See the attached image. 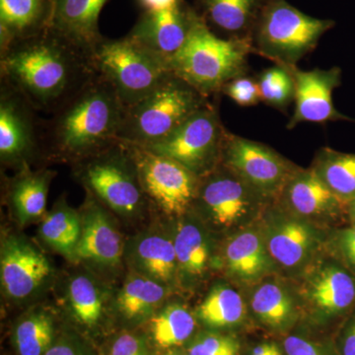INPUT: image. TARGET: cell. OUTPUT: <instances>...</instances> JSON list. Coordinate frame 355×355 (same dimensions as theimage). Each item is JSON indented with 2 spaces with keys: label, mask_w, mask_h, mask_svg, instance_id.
<instances>
[{
  "label": "cell",
  "mask_w": 355,
  "mask_h": 355,
  "mask_svg": "<svg viewBox=\"0 0 355 355\" xmlns=\"http://www.w3.org/2000/svg\"><path fill=\"white\" fill-rule=\"evenodd\" d=\"M347 222L350 224H355V198L347 203Z\"/></svg>",
  "instance_id": "45"
},
{
  "label": "cell",
  "mask_w": 355,
  "mask_h": 355,
  "mask_svg": "<svg viewBox=\"0 0 355 355\" xmlns=\"http://www.w3.org/2000/svg\"><path fill=\"white\" fill-rule=\"evenodd\" d=\"M55 174L51 170L33 172L24 167L19 176L13 180L9 188V200L21 224L43 216Z\"/></svg>",
  "instance_id": "28"
},
{
  "label": "cell",
  "mask_w": 355,
  "mask_h": 355,
  "mask_svg": "<svg viewBox=\"0 0 355 355\" xmlns=\"http://www.w3.org/2000/svg\"><path fill=\"white\" fill-rule=\"evenodd\" d=\"M12 88L0 87V157L6 164L27 167L41 146V119Z\"/></svg>",
  "instance_id": "14"
},
{
  "label": "cell",
  "mask_w": 355,
  "mask_h": 355,
  "mask_svg": "<svg viewBox=\"0 0 355 355\" xmlns=\"http://www.w3.org/2000/svg\"><path fill=\"white\" fill-rule=\"evenodd\" d=\"M331 256L355 275V224L338 228L331 235Z\"/></svg>",
  "instance_id": "38"
},
{
  "label": "cell",
  "mask_w": 355,
  "mask_h": 355,
  "mask_svg": "<svg viewBox=\"0 0 355 355\" xmlns=\"http://www.w3.org/2000/svg\"><path fill=\"white\" fill-rule=\"evenodd\" d=\"M160 355H189L187 349H182L180 347H173V349H165V352Z\"/></svg>",
  "instance_id": "46"
},
{
  "label": "cell",
  "mask_w": 355,
  "mask_h": 355,
  "mask_svg": "<svg viewBox=\"0 0 355 355\" xmlns=\"http://www.w3.org/2000/svg\"><path fill=\"white\" fill-rule=\"evenodd\" d=\"M300 296L314 323L345 320L355 309V275L333 256L324 259L305 272Z\"/></svg>",
  "instance_id": "12"
},
{
  "label": "cell",
  "mask_w": 355,
  "mask_h": 355,
  "mask_svg": "<svg viewBox=\"0 0 355 355\" xmlns=\"http://www.w3.org/2000/svg\"><path fill=\"white\" fill-rule=\"evenodd\" d=\"M265 0H197L195 9L225 39L251 42Z\"/></svg>",
  "instance_id": "24"
},
{
  "label": "cell",
  "mask_w": 355,
  "mask_h": 355,
  "mask_svg": "<svg viewBox=\"0 0 355 355\" xmlns=\"http://www.w3.org/2000/svg\"><path fill=\"white\" fill-rule=\"evenodd\" d=\"M272 202L220 164L200 179L193 209L216 230H242Z\"/></svg>",
  "instance_id": "7"
},
{
  "label": "cell",
  "mask_w": 355,
  "mask_h": 355,
  "mask_svg": "<svg viewBox=\"0 0 355 355\" xmlns=\"http://www.w3.org/2000/svg\"><path fill=\"white\" fill-rule=\"evenodd\" d=\"M188 214L180 217L173 241L176 251L178 277L193 284L205 277L211 261V241L207 229Z\"/></svg>",
  "instance_id": "23"
},
{
  "label": "cell",
  "mask_w": 355,
  "mask_h": 355,
  "mask_svg": "<svg viewBox=\"0 0 355 355\" xmlns=\"http://www.w3.org/2000/svg\"><path fill=\"white\" fill-rule=\"evenodd\" d=\"M240 352L236 336L214 330L193 336L187 347L189 355H240Z\"/></svg>",
  "instance_id": "36"
},
{
  "label": "cell",
  "mask_w": 355,
  "mask_h": 355,
  "mask_svg": "<svg viewBox=\"0 0 355 355\" xmlns=\"http://www.w3.org/2000/svg\"><path fill=\"white\" fill-rule=\"evenodd\" d=\"M169 293V286L133 272L116 297V309L123 319L140 322L153 317Z\"/></svg>",
  "instance_id": "26"
},
{
  "label": "cell",
  "mask_w": 355,
  "mask_h": 355,
  "mask_svg": "<svg viewBox=\"0 0 355 355\" xmlns=\"http://www.w3.org/2000/svg\"><path fill=\"white\" fill-rule=\"evenodd\" d=\"M254 316L263 327L273 331H286L298 318V305L286 287L275 282H265L257 287L251 298Z\"/></svg>",
  "instance_id": "27"
},
{
  "label": "cell",
  "mask_w": 355,
  "mask_h": 355,
  "mask_svg": "<svg viewBox=\"0 0 355 355\" xmlns=\"http://www.w3.org/2000/svg\"><path fill=\"white\" fill-rule=\"evenodd\" d=\"M288 67L295 80L296 87L294 111L287 123L288 130L302 123L349 121L355 123V119L340 113L334 105V91L342 84V69L340 67L315 69L307 71L299 69L297 65Z\"/></svg>",
  "instance_id": "16"
},
{
  "label": "cell",
  "mask_w": 355,
  "mask_h": 355,
  "mask_svg": "<svg viewBox=\"0 0 355 355\" xmlns=\"http://www.w3.org/2000/svg\"><path fill=\"white\" fill-rule=\"evenodd\" d=\"M251 55V42L217 36L193 7L188 38L170 69L210 99L221 95L229 81L249 73Z\"/></svg>",
  "instance_id": "3"
},
{
  "label": "cell",
  "mask_w": 355,
  "mask_h": 355,
  "mask_svg": "<svg viewBox=\"0 0 355 355\" xmlns=\"http://www.w3.org/2000/svg\"><path fill=\"white\" fill-rule=\"evenodd\" d=\"M286 355H340L336 342H319L302 335H289L282 343Z\"/></svg>",
  "instance_id": "39"
},
{
  "label": "cell",
  "mask_w": 355,
  "mask_h": 355,
  "mask_svg": "<svg viewBox=\"0 0 355 355\" xmlns=\"http://www.w3.org/2000/svg\"><path fill=\"white\" fill-rule=\"evenodd\" d=\"M109 355H149V350L141 336L121 334L112 343Z\"/></svg>",
  "instance_id": "40"
},
{
  "label": "cell",
  "mask_w": 355,
  "mask_h": 355,
  "mask_svg": "<svg viewBox=\"0 0 355 355\" xmlns=\"http://www.w3.org/2000/svg\"><path fill=\"white\" fill-rule=\"evenodd\" d=\"M91 55L96 73L111 84L125 108L144 99L172 72L165 60L128 35L104 37Z\"/></svg>",
  "instance_id": "6"
},
{
  "label": "cell",
  "mask_w": 355,
  "mask_h": 355,
  "mask_svg": "<svg viewBox=\"0 0 355 355\" xmlns=\"http://www.w3.org/2000/svg\"><path fill=\"white\" fill-rule=\"evenodd\" d=\"M79 178L90 193L123 216L139 214L146 193L137 167L123 142H118L80 161Z\"/></svg>",
  "instance_id": "8"
},
{
  "label": "cell",
  "mask_w": 355,
  "mask_h": 355,
  "mask_svg": "<svg viewBox=\"0 0 355 355\" xmlns=\"http://www.w3.org/2000/svg\"><path fill=\"white\" fill-rule=\"evenodd\" d=\"M210 104L209 98L171 72L153 92L125 109L118 139L139 146L157 144Z\"/></svg>",
  "instance_id": "4"
},
{
  "label": "cell",
  "mask_w": 355,
  "mask_h": 355,
  "mask_svg": "<svg viewBox=\"0 0 355 355\" xmlns=\"http://www.w3.org/2000/svg\"><path fill=\"white\" fill-rule=\"evenodd\" d=\"M44 355H88L83 343L70 336H64L55 343Z\"/></svg>",
  "instance_id": "42"
},
{
  "label": "cell",
  "mask_w": 355,
  "mask_h": 355,
  "mask_svg": "<svg viewBox=\"0 0 355 355\" xmlns=\"http://www.w3.org/2000/svg\"><path fill=\"white\" fill-rule=\"evenodd\" d=\"M226 270L244 284L260 282L272 272L275 261L268 253L261 230L244 228L229 238L223 250Z\"/></svg>",
  "instance_id": "20"
},
{
  "label": "cell",
  "mask_w": 355,
  "mask_h": 355,
  "mask_svg": "<svg viewBox=\"0 0 355 355\" xmlns=\"http://www.w3.org/2000/svg\"><path fill=\"white\" fill-rule=\"evenodd\" d=\"M133 272L146 275L166 286L178 279V263L173 238L157 232L137 236L128 246Z\"/></svg>",
  "instance_id": "22"
},
{
  "label": "cell",
  "mask_w": 355,
  "mask_h": 355,
  "mask_svg": "<svg viewBox=\"0 0 355 355\" xmlns=\"http://www.w3.org/2000/svg\"><path fill=\"white\" fill-rule=\"evenodd\" d=\"M109 0H55L50 27L72 43L92 51L102 41L99 17Z\"/></svg>",
  "instance_id": "21"
},
{
  "label": "cell",
  "mask_w": 355,
  "mask_h": 355,
  "mask_svg": "<svg viewBox=\"0 0 355 355\" xmlns=\"http://www.w3.org/2000/svg\"><path fill=\"white\" fill-rule=\"evenodd\" d=\"M248 355H286L284 349L279 343L275 342H265L259 343Z\"/></svg>",
  "instance_id": "44"
},
{
  "label": "cell",
  "mask_w": 355,
  "mask_h": 355,
  "mask_svg": "<svg viewBox=\"0 0 355 355\" xmlns=\"http://www.w3.org/2000/svg\"><path fill=\"white\" fill-rule=\"evenodd\" d=\"M197 321V317L186 306L170 303L151 317V338L164 350L182 347L193 338Z\"/></svg>",
  "instance_id": "31"
},
{
  "label": "cell",
  "mask_w": 355,
  "mask_h": 355,
  "mask_svg": "<svg viewBox=\"0 0 355 355\" xmlns=\"http://www.w3.org/2000/svg\"><path fill=\"white\" fill-rule=\"evenodd\" d=\"M261 103L280 112H286L295 101V80L287 65L268 67L257 76Z\"/></svg>",
  "instance_id": "35"
},
{
  "label": "cell",
  "mask_w": 355,
  "mask_h": 355,
  "mask_svg": "<svg viewBox=\"0 0 355 355\" xmlns=\"http://www.w3.org/2000/svg\"><path fill=\"white\" fill-rule=\"evenodd\" d=\"M334 193L349 203L355 198V153L320 149L311 166Z\"/></svg>",
  "instance_id": "30"
},
{
  "label": "cell",
  "mask_w": 355,
  "mask_h": 355,
  "mask_svg": "<svg viewBox=\"0 0 355 355\" xmlns=\"http://www.w3.org/2000/svg\"><path fill=\"white\" fill-rule=\"evenodd\" d=\"M335 26V20L312 17L287 0H265L252 34L254 55L297 65Z\"/></svg>",
  "instance_id": "5"
},
{
  "label": "cell",
  "mask_w": 355,
  "mask_h": 355,
  "mask_svg": "<svg viewBox=\"0 0 355 355\" xmlns=\"http://www.w3.org/2000/svg\"><path fill=\"white\" fill-rule=\"evenodd\" d=\"M222 94L227 96L241 107L256 106L261 102L257 77L251 76L250 73L229 81L224 86Z\"/></svg>",
  "instance_id": "37"
},
{
  "label": "cell",
  "mask_w": 355,
  "mask_h": 355,
  "mask_svg": "<svg viewBox=\"0 0 355 355\" xmlns=\"http://www.w3.org/2000/svg\"><path fill=\"white\" fill-rule=\"evenodd\" d=\"M67 301L74 319L81 326L93 329L104 314L106 292L94 277L81 273L70 280Z\"/></svg>",
  "instance_id": "33"
},
{
  "label": "cell",
  "mask_w": 355,
  "mask_h": 355,
  "mask_svg": "<svg viewBox=\"0 0 355 355\" xmlns=\"http://www.w3.org/2000/svg\"><path fill=\"white\" fill-rule=\"evenodd\" d=\"M80 239L74 261H83L101 268L120 265L125 245L111 216L97 200L88 196L85 210L81 216Z\"/></svg>",
  "instance_id": "19"
},
{
  "label": "cell",
  "mask_w": 355,
  "mask_h": 355,
  "mask_svg": "<svg viewBox=\"0 0 355 355\" xmlns=\"http://www.w3.org/2000/svg\"><path fill=\"white\" fill-rule=\"evenodd\" d=\"M228 130L214 104L193 114L172 135L146 147L205 177L221 164Z\"/></svg>",
  "instance_id": "9"
},
{
  "label": "cell",
  "mask_w": 355,
  "mask_h": 355,
  "mask_svg": "<svg viewBox=\"0 0 355 355\" xmlns=\"http://www.w3.org/2000/svg\"><path fill=\"white\" fill-rule=\"evenodd\" d=\"M275 202L304 220L347 221V203L329 189L312 168L298 170Z\"/></svg>",
  "instance_id": "17"
},
{
  "label": "cell",
  "mask_w": 355,
  "mask_h": 355,
  "mask_svg": "<svg viewBox=\"0 0 355 355\" xmlns=\"http://www.w3.org/2000/svg\"><path fill=\"white\" fill-rule=\"evenodd\" d=\"M123 144L135 162L146 197L167 216L180 218L188 214L195 205L202 177L146 147Z\"/></svg>",
  "instance_id": "10"
},
{
  "label": "cell",
  "mask_w": 355,
  "mask_h": 355,
  "mask_svg": "<svg viewBox=\"0 0 355 355\" xmlns=\"http://www.w3.org/2000/svg\"><path fill=\"white\" fill-rule=\"evenodd\" d=\"M221 164L272 202L300 169L272 147L230 132L226 135Z\"/></svg>",
  "instance_id": "11"
},
{
  "label": "cell",
  "mask_w": 355,
  "mask_h": 355,
  "mask_svg": "<svg viewBox=\"0 0 355 355\" xmlns=\"http://www.w3.org/2000/svg\"><path fill=\"white\" fill-rule=\"evenodd\" d=\"M12 342L18 355H44L55 342V324L44 309L24 315L15 324Z\"/></svg>",
  "instance_id": "34"
},
{
  "label": "cell",
  "mask_w": 355,
  "mask_h": 355,
  "mask_svg": "<svg viewBox=\"0 0 355 355\" xmlns=\"http://www.w3.org/2000/svg\"><path fill=\"white\" fill-rule=\"evenodd\" d=\"M336 345L340 355H355V309L343 320Z\"/></svg>",
  "instance_id": "41"
},
{
  "label": "cell",
  "mask_w": 355,
  "mask_h": 355,
  "mask_svg": "<svg viewBox=\"0 0 355 355\" xmlns=\"http://www.w3.org/2000/svg\"><path fill=\"white\" fill-rule=\"evenodd\" d=\"M261 228L273 261L286 270L305 268L314 258L322 238L309 221L286 212L275 202L263 214Z\"/></svg>",
  "instance_id": "13"
},
{
  "label": "cell",
  "mask_w": 355,
  "mask_h": 355,
  "mask_svg": "<svg viewBox=\"0 0 355 355\" xmlns=\"http://www.w3.org/2000/svg\"><path fill=\"white\" fill-rule=\"evenodd\" d=\"M125 109L111 84L97 74L41 121L42 148L58 159L80 162L119 141Z\"/></svg>",
  "instance_id": "2"
},
{
  "label": "cell",
  "mask_w": 355,
  "mask_h": 355,
  "mask_svg": "<svg viewBox=\"0 0 355 355\" xmlns=\"http://www.w3.org/2000/svg\"><path fill=\"white\" fill-rule=\"evenodd\" d=\"M193 12V7L184 0L163 10L144 11L128 36L170 65L186 43Z\"/></svg>",
  "instance_id": "18"
},
{
  "label": "cell",
  "mask_w": 355,
  "mask_h": 355,
  "mask_svg": "<svg viewBox=\"0 0 355 355\" xmlns=\"http://www.w3.org/2000/svg\"><path fill=\"white\" fill-rule=\"evenodd\" d=\"M55 0H0V51L50 27Z\"/></svg>",
  "instance_id": "25"
},
{
  "label": "cell",
  "mask_w": 355,
  "mask_h": 355,
  "mask_svg": "<svg viewBox=\"0 0 355 355\" xmlns=\"http://www.w3.org/2000/svg\"><path fill=\"white\" fill-rule=\"evenodd\" d=\"M144 11H157L170 8L183 0H137Z\"/></svg>",
  "instance_id": "43"
},
{
  "label": "cell",
  "mask_w": 355,
  "mask_h": 355,
  "mask_svg": "<svg viewBox=\"0 0 355 355\" xmlns=\"http://www.w3.org/2000/svg\"><path fill=\"white\" fill-rule=\"evenodd\" d=\"M51 277L53 266L34 244L19 235L2 238L0 280L7 298L27 300L39 293Z\"/></svg>",
  "instance_id": "15"
},
{
  "label": "cell",
  "mask_w": 355,
  "mask_h": 355,
  "mask_svg": "<svg viewBox=\"0 0 355 355\" xmlns=\"http://www.w3.org/2000/svg\"><path fill=\"white\" fill-rule=\"evenodd\" d=\"M96 76L91 51L51 28L0 51L1 83L38 113H55Z\"/></svg>",
  "instance_id": "1"
},
{
  "label": "cell",
  "mask_w": 355,
  "mask_h": 355,
  "mask_svg": "<svg viewBox=\"0 0 355 355\" xmlns=\"http://www.w3.org/2000/svg\"><path fill=\"white\" fill-rule=\"evenodd\" d=\"M81 227L80 214L69 207L64 200H60L55 209L44 216L40 226V235L49 246L74 261Z\"/></svg>",
  "instance_id": "32"
},
{
  "label": "cell",
  "mask_w": 355,
  "mask_h": 355,
  "mask_svg": "<svg viewBox=\"0 0 355 355\" xmlns=\"http://www.w3.org/2000/svg\"><path fill=\"white\" fill-rule=\"evenodd\" d=\"M246 314L242 296L226 284L212 287L196 311L198 321L214 331L240 326L246 319Z\"/></svg>",
  "instance_id": "29"
}]
</instances>
